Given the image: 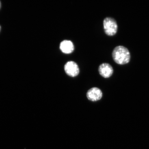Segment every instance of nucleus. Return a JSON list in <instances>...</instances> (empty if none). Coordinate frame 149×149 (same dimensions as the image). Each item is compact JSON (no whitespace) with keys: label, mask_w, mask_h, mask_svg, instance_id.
Wrapping results in <instances>:
<instances>
[{"label":"nucleus","mask_w":149,"mask_h":149,"mask_svg":"<svg viewBox=\"0 0 149 149\" xmlns=\"http://www.w3.org/2000/svg\"><path fill=\"white\" fill-rule=\"evenodd\" d=\"M112 56L115 62L120 65L128 64L131 57L129 50L123 46L116 47L113 50Z\"/></svg>","instance_id":"f257e3e1"},{"label":"nucleus","mask_w":149,"mask_h":149,"mask_svg":"<svg viewBox=\"0 0 149 149\" xmlns=\"http://www.w3.org/2000/svg\"><path fill=\"white\" fill-rule=\"evenodd\" d=\"M103 26L105 33L108 36H113L116 34L118 31V25L114 18L106 17L103 20Z\"/></svg>","instance_id":"f03ea898"},{"label":"nucleus","mask_w":149,"mask_h":149,"mask_svg":"<svg viewBox=\"0 0 149 149\" xmlns=\"http://www.w3.org/2000/svg\"><path fill=\"white\" fill-rule=\"evenodd\" d=\"M64 70L68 75L72 77H76L79 72V68L77 63L72 61H68L65 64Z\"/></svg>","instance_id":"7ed1b4c3"},{"label":"nucleus","mask_w":149,"mask_h":149,"mask_svg":"<svg viewBox=\"0 0 149 149\" xmlns=\"http://www.w3.org/2000/svg\"><path fill=\"white\" fill-rule=\"evenodd\" d=\"M98 71L100 75L105 78H109L112 75L113 70L110 64L107 63H104L100 65Z\"/></svg>","instance_id":"20e7f679"},{"label":"nucleus","mask_w":149,"mask_h":149,"mask_svg":"<svg viewBox=\"0 0 149 149\" xmlns=\"http://www.w3.org/2000/svg\"><path fill=\"white\" fill-rule=\"evenodd\" d=\"M102 93L101 90L96 87H93L87 92V97L89 100L95 102L99 100L102 97Z\"/></svg>","instance_id":"39448f33"},{"label":"nucleus","mask_w":149,"mask_h":149,"mask_svg":"<svg viewBox=\"0 0 149 149\" xmlns=\"http://www.w3.org/2000/svg\"><path fill=\"white\" fill-rule=\"evenodd\" d=\"M59 47L61 51L65 54L71 53L74 50L73 43L69 40H63L61 42Z\"/></svg>","instance_id":"423d86ee"},{"label":"nucleus","mask_w":149,"mask_h":149,"mask_svg":"<svg viewBox=\"0 0 149 149\" xmlns=\"http://www.w3.org/2000/svg\"><path fill=\"white\" fill-rule=\"evenodd\" d=\"M1 1H0V8H1Z\"/></svg>","instance_id":"0eeeda50"},{"label":"nucleus","mask_w":149,"mask_h":149,"mask_svg":"<svg viewBox=\"0 0 149 149\" xmlns=\"http://www.w3.org/2000/svg\"><path fill=\"white\" fill-rule=\"evenodd\" d=\"M1 25H0V31H1Z\"/></svg>","instance_id":"6e6552de"}]
</instances>
